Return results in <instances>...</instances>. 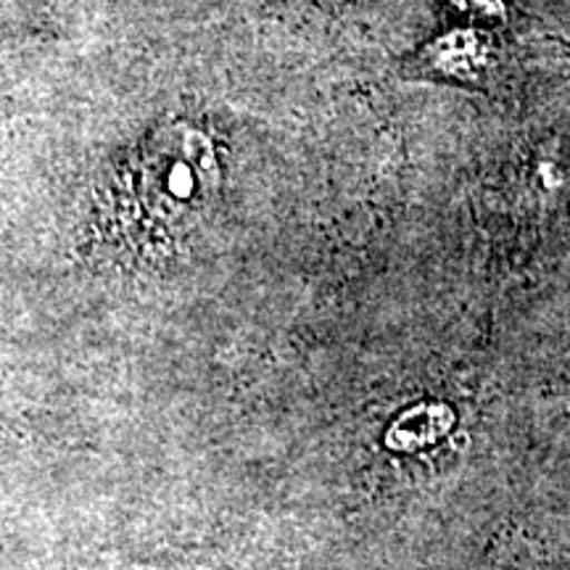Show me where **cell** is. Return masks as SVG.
<instances>
[{"instance_id": "7a4b0ae2", "label": "cell", "mask_w": 570, "mask_h": 570, "mask_svg": "<svg viewBox=\"0 0 570 570\" xmlns=\"http://www.w3.org/2000/svg\"><path fill=\"white\" fill-rule=\"evenodd\" d=\"M491 46L479 32H454L433 42L423 51L425 71H441L444 77H475L489 67Z\"/></svg>"}, {"instance_id": "277c9868", "label": "cell", "mask_w": 570, "mask_h": 570, "mask_svg": "<svg viewBox=\"0 0 570 570\" xmlns=\"http://www.w3.org/2000/svg\"><path fill=\"white\" fill-rule=\"evenodd\" d=\"M454 6L468 13H475V17H494V13H502V0H452Z\"/></svg>"}, {"instance_id": "3957f363", "label": "cell", "mask_w": 570, "mask_h": 570, "mask_svg": "<svg viewBox=\"0 0 570 570\" xmlns=\"http://www.w3.org/2000/svg\"><path fill=\"white\" fill-rule=\"evenodd\" d=\"M454 425V410L441 402H423L417 407L396 417V423L389 428L386 446L391 452H417L436 444L441 436H446Z\"/></svg>"}, {"instance_id": "6da1fadb", "label": "cell", "mask_w": 570, "mask_h": 570, "mask_svg": "<svg viewBox=\"0 0 570 570\" xmlns=\"http://www.w3.org/2000/svg\"><path fill=\"white\" fill-rule=\"evenodd\" d=\"M223 183L217 142L194 122L161 125L125 164L122 204L135 223L167 233L196 223Z\"/></svg>"}]
</instances>
